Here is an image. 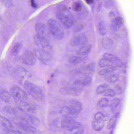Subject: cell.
Wrapping results in <instances>:
<instances>
[{
  "mask_svg": "<svg viewBox=\"0 0 134 134\" xmlns=\"http://www.w3.org/2000/svg\"><path fill=\"white\" fill-rule=\"evenodd\" d=\"M56 18L67 28L71 27L74 24V18L67 7L60 4L57 7L55 10Z\"/></svg>",
  "mask_w": 134,
  "mask_h": 134,
  "instance_id": "obj_1",
  "label": "cell"
},
{
  "mask_svg": "<svg viewBox=\"0 0 134 134\" xmlns=\"http://www.w3.org/2000/svg\"><path fill=\"white\" fill-rule=\"evenodd\" d=\"M23 86L26 92L34 99L38 101L43 100L44 94L40 87L28 81H25Z\"/></svg>",
  "mask_w": 134,
  "mask_h": 134,
  "instance_id": "obj_2",
  "label": "cell"
},
{
  "mask_svg": "<svg viewBox=\"0 0 134 134\" xmlns=\"http://www.w3.org/2000/svg\"><path fill=\"white\" fill-rule=\"evenodd\" d=\"M63 129L64 134H83V127L80 122L68 119Z\"/></svg>",
  "mask_w": 134,
  "mask_h": 134,
  "instance_id": "obj_3",
  "label": "cell"
},
{
  "mask_svg": "<svg viewBox=\"0 0 134 134\" xmlns=\"http://www.w3.org/2000/svg\"><path fill=\"white\" fill-rule=\"evenodd\" d=\"M48 27L51 35L56 40H61L64 37V30L60 23L54 19H49Z\"/></svg>",
  "mask_w": 134,
  "mask_h": 134,
  "instance_id": "obj_4",
  "label": "cell"
},
{
  "mask_svg": "<svg viewBox=\"0 0 134 134\" xmlns=\"http://www.w3.org/2000/svg\"><path fill=\"white\" fill-rule=\"evenodd\" d=\"M34 53L35 56L44 65H48L51 62L52 56L47 50L38 48L35 50Z\"/></svg>",
  "mask_w": 134,
  "mask_h": 134,
  "instance_id": "obj_5",
  "label": "cell"
},
{
  "mask_svg": "<svg viewBox=\"0 0 134 134\" xmlns=\"http://www.w3.org/2000/svg\"><path fill=\"white\" fill-rule=\"evenodd\" d=\"M10 92L16 101H25L28 98V95L26 92L17 85L13 86L11 88Z\"/></svg>",
  "mask_w": 134,
  "mask_h": 134,
  "instance_id": "obj_6",
  "label": "cell"
},
{
  "mask_svg": "<svg viewBox=\"0 0 134 134\" xmlns=\"http://www.w3.org/2000/svg\"><path fill=\"white\" fill-rule=\"evenodd\" d=\"M14 121L21 130L29 133H35L36 132V129L33 126L18 117L14 119Z\"/></svg>",
  "mask_w": 134,
  "mask_h": 134,
  "instance_id": "obj_7",
  "label": "cell"
},
{
  "mask_svg": "<svg viewBox=\"0 0 134 134\" xmlns=\"http://www.w3.org/2000/svg\"><path fill=\"white\" fill-rule=\"evenodd\" d=\"M88 40L87 37L84 34H81L73 37L70 42L71 46L72 47H79L87 44Z\"/></svg>",
  "mask_w": 134,
  "mask_h": 134,
  "instance_id": "obj_8",
  "label": "cell"
},
{
  "mask_svg": "<svg viewBox=\"0 0 134 134\" xmlns=\"http://www.w3.org/2000/svg\"><path fill=\"white\" fill-rule=\"evenodd\" d=\"M34 42L41 49L47 50L51 48V44L47 37L37 34L34 36Z\"/></svg>",
  "mask_w": 134,
  "mask_h": 134,
  "instance_id": "obj_9",
  "label": "cell"
},
{
  "mask_svg": "<svg viewBox=\"0 0 134 134\" xmlns=\"http://www.w3.org/2000/svg\"><path fill=\"white\" fill-rule=\"evenodd\" d=\"M35 55L28 50L25 51L22 55V61L26 65H34L36 63Z\"/></svg>",
  "mask_w": 134,
  "mask_h": 134,
  "instance_id": "obj_10",
  "label": "cell"
},
{
  "mask_svg": "<svg viewBox=\"0 0 134 134\" xmlns=\"http://www.w3.org/2000/svg\"><path fill=\"white\" fill-rule=\"evenodd\" d=\"M16 104L18 109L25 113H34L36 110L35 106L25 101H16Z\"/></svg>",
  "mask_w": 134,
  "mask_h": 134,
  "instance_id": "obj_11",
  "label": "cell"
},
{
  "mask_svg": "<svg viewBox=\"0 0 134 134\" xmlns=\"http://www.w3.org/2000/svg\"><path fill=\"white\" fill-rule=\"evenodd\" d=\"M35 30L37 34L43 36L44 37H48L51 35L48 27L41 23H38L36 24Z\"/></svg>",
  "mask_w": 134,
  "mask_h": 134,
  "instance_id": "obj_12",
  "label": "cell"
},
{
  "mask_svg": "<svg viewBox=\"0 0 134 134\" xmlns=\"http://www.w3.org/2000/svg\"><path fill=\"white\" fill-rule=\"evenodd\" d=\"M60 113L63 118L70 120H74L78 115L67 105L64 106L61 108Z\"/></svg>",
  "mask_w": 134,
  "mask_h": 134,
  "instance_id": "obj_13",
  "label": "cell"
},
{
  "mask_svg": "<svg viewBox=\"0 0 134 134\" xmlns=\"http://www.w3.org/2000/svg\"><path fill=\"white\" fill-rule=\"evenodd\" d=\"M66 105L77 114L81 112L83 109V105L81 103L76 99H72L69 100Z\"/></svg>",
  "mask_w": 134,
  "mask_h": 134,
  "instance_id": "obj_14",
  "label": "cell"
},
{
  "mask_svg": "<svg viewBox=\"0 0 134 134\" xmlns=\"http://www.w3.org/2000/svg\"><path fill=\"white\" fill-rule=\"evenodd\" d=\"M103 58L109 60L117 67H121L123 66V62L121 59L114 55L109 53H105L103 55Z\"/></svg>",
  "mask_w": 134,
  "mask_h": 134,
  "instance_id": "obj_15",
  "label": "cell"
},
{
  "mask_svg": "<svg viewBox=\"0 0 134 134\" xmlns=\"http://www.w3.org/2000/svg\"><path fill=\"white\" fill-rule=\"evenodd\" d=\"M92 81V79L91 77L87 76L84 77L81 79L76 80L74 82V84L81 87H86L91 85Z\"/></svg>",
  "mask_w": 134,
  "mask_h": 134,
  "instance_id": "obj_16",
  "label": "cell"
},
{
  "mask_svg": "<svg viewBox=\"0 0 134 134\" xmlns=\"http://www.w3.org/2000/svg\"><path fill=\"white\" fill-rule=\"evenodd\" d=\"M124 20L121 17H118L113 19L111 23V29L113 31L117 32L123 25Z\"/></svg>",
  "mask_w": 134,
  "mask_h": 134,
  "instance_id": "obj_17",
  "label": "cell"
},
{
  "mask_svg": "<svg viewBox=\"0 0 134 134\" xmlns=\"http://www.w3.org/2000/svg\"><path fill=\"white\" fill-rule=\"evenodd\" d=\"M92 45L86 44L81 46L77 51V54L79 56H83L88 54L91 51Z\"/></svg>",
  "mask_w": 134,
  "mask_h": 134,
  "instance_id": "obj_18",
  "label": "cell"
},
{
  "mask_svg": "<svg viewBox=\"0 0 134 134\" xmlns=\"http://www.w3.org/2000/svg\"><path fill=\"white\" fill-rule=\"evenodd\" d=\"M114 43L113 41L109 37H104L102 40V45L103 47L106 50L111 49L113 46Z\"/></svg>",
  "mask_w": 134,
  "mask_h": 134,
  "instance_id": "obj_19",
  "label": "cell"
},
{
  "mask_svg": "<svg viewBox=\"0 0 134 134\" xmlns=\"http://www.w3.org/2000/svg\"><path fill=\"white\" fill-rule=\"evenodd\" d=\"M1 125L8 131H14L13 130V126L11 122L4 117L2 116L1 117Z\"/></svg>",
  "mask_w": 134,
  "mask_h": 134,
  "instance_id": "obj_20",
  "label": "cell"
},
{
  "mask_svg": "<svg viewBox=\"0 0 134 134\" xmlns=\"http://www.w3.org/2000/svg\"><path fill=\"white\" fill-rule=\"evenodd\" d=\"M105 124L104 121L97 120L94 119L92 121V127L94 130L96 131H100L103 129Z\"/></svg>",
  "mask_w": 134,
  "mask_h": 134,
  "instance_id": "obj_21",
  "label": "cell"
},
{
  "mask_svg": "<svg viewBox=\"0 0 134 134\" xmlns=\"http://www.w3.org/2000/svg\"><path fill=\"white\" fill-rule=\"evenodd\" d=\"M11 94L7 91L2 90L1 92V99L6 103L10 102L11 99Z\"/></svg>",
  "mask_w": 134,
  "mask_h": 134,
  "instance_id": "obj_22",
  "label": "cell"
},
{
  "mask_svg": "<svg viewBox=\"0 0 134 134\" xmlns=\"http://www.w3.org/2000/svg\"><path fill=\"white\" fill-rule=\"evenodd\" d=\"M119 116V113H117L114 116H113L109 120L108 124L107 125V128L108 129H110L114 128L116 125L118 116Z\"/></svg>",
  "mask_w": 134,
  "mask_h": 134,
  "instance_id": "obj_23",
  "label": "cell"
},
{
  "mask_svg": "<svg viewBox=\"0 0 134 134\" xmlns=\"http://www.w3.org/2000/svg\"><path fill=\"white\" fill-rule=\"evenodd\" d=\"M99 65L101 67H109L113 66L114 64L112 62L105 58H102L99 60Z\"/></svg>",
  "mask_w": 134,
  "mask_h": 134,
  "instance_id": "obj_24",
  "label": "cell"
},
{
  "mask_svg": "<svg viewBox=\"0 0 134 134\" xmlns=\"http://www.w3.org/2000/svg\"><path fill=\"white\" fill-rule=\"evenodd\" d=\"M116 66H113L107 67L105 69L100 70L98 74L100 76H105L116 71Z\"/></svg>",
  "mask_w": 134,
  "mask_h": 134,
  "instance_id": "obj_25",
  "label": "cell"
},
{
  "mask_svg": "<svg viewBox=\"0 0 134 134\" xmlns=\"http://www.w3.org/2000/svg\"><path fill=\"white\" fill-rule=\"evenodd\" d=\"M2 110L4 113L8 114H12V115H13V114L17 115L19 111V109H17L16 108H14L9 106L4 107H3Z\"/></svg>",
  "mask_w": 134,
  "mask_h": 134,
  "instance_id": "obj_26",
  "label": "cell"
},
{
  "mask_svg": "<svg viewBox=\"0 0 134 134\" xmlns=\"http://www.w3.org/2000/svg\"><path fill=\"white\" fill-rule=\"evenodd\" d=\"M98 29L99 33L102 36H105L107 32L106 25L105 22L103 21H101L98 24Z\"/></svg>",
  "mask_w": 134,
  "mask_h": 134,
  "instance_id": "obj_27",
  "label": "cell"
},
{
  "mask_svg": "<svg viewBox=\"0 0 134 134\" xmlns=\"http://www.w3.org/2000/svg\"><path fill=\"white\" fill-rule=\"evenodd\" d=\"M84 60L83 57L80 56H72L70 58L69 62L73 65H76L79 64Z\"/></svg>",
  "mask_w": 134,
  "mask_h": 134,
  "instance_id": "obj_28",
  "label": "cell"
},
{
  "mask_svg": "<svg viewBox=\"0 0 134 134\" xmlns=\"http://www.w3.org/2000/svg\"><path fill=\"white\" fill-rule=\"evenodd\" d=\"M22 44L20 43H18L15 44L12 48L11 50V54L13 55H16L20 52L22 48Z\"/></svg>",
  "mask_w": 134,
  "mask_h": 134,
  "instance_id": "obj_29",
  "label": "cell"
},
{
  "mask_svg": "<svg viewBox=\"0 0 134 134\" xmlns=\"http://www.w3.org/2000/svg\"><path fill=\"white\" fill-rule=\"evenodd\" d=\"M109 88V86L106 84L101 85L99 86L96 89V92L97 94L103 93L107 90Z\"/></svg>",
  "mask_w": 134,
  "mask_h": 134,
  "instance_id": "obj_30",
  "label": "cell"
},
{
  "mask_svg": "<svg viewBox=\"0 0 134 134\" xmlns=\"http://www.w3.org/2000/svg\"><path fill=\"white\" fill-rule=\"evenodd\" d=\"M16 73L18 76L21 77H25L28 75L26 70L23 67H19L16 69Z\"/></svg>",
  "mask_w": 134,
  "mask_h": 134,
  "instance_id": "obj_31",
  "label": "cell"
},
{
  "mask_svg": "<svg viewBox=\"0 0 134 134\" xmlns=\"http://www.w3.org/2000/svg\"><path fill=\"white\" fill-rule=\"evenodd\" d=\"M96 69V64L95 63H91L85 67V70L88 72L90 73H93L95 72Z\"/></svg>",
  "mask_w": 134,
  "mask_h": 134,
  "instance_id": "obj_32",
  "label": "cell"
},
{
  "mask_svg": "<svg viewBox=\"0 0 134 134\" xmlns=\"http://www.w3.org/2000/svg\"><path fill=\"white\" fill-rule=\"evenodd\" d=\"M109 100L105 98L101 99L97 103V106L102 108L106 107L108 105Z\"/></svg>",
  "mask_w": 134,
  "mask_h": 134,
  "instance_id": "obj_33",
  "label": "cell"
},
{
  "mask_svg": "<svg viewBox=\"0 0 134 134\" xmlns=\"http://www.w3.org/2000/svg\"><path fill=\"white\" fill-rule=\"evenodd\" d=\"M72 8L74 10L77 12L81 11L82 9L81 4L79 2H75L72 5Z\"/></svg>",
  "mask_w": 134,
  "mask_h": 134,
  "instance_id": "obj_34",
  "label": "cell"
},
{
  "mask_svg": "<svg viewBox=\"0 0 134 134\" xmlns=\"http://www.w3.org/2000/svg\"><path fill=\"white\" fill-rule=\"evenodd\" d=\"M105 115L100 112H98L95 114L94 116V119L97 120L104 121L105 120Z\"/></svg>",
  "mask_w": 134,
  "mask_h": 134,
  "instance_id": "obj_35",
  "label": "cell"
},
{
  "mask_svg": "<svg viewBox=\"0 0 134 134\" xmlns=\"http://www.w3.org/2000/svg\"><path fill=\"white\" fill-rule=\"evenodd\" d=\"M119 75L116 74H112L111 76H110L108 78V80L109 82L111 83H114L117 82L119 80Z\"/></svg>",
  "mask_w": 134,
  "mask_h": 134,
  "instance_id": "obj_36",
  "label": "cell"
},
{
  "mask_svg": "<svg viewBox=\"0 0 134 134\" xmlns=\"http://www.w3.org/2000/svg\"><path fill=\"white\" fill-rule=\"evenodd\" d=\"M104 95L105 96H109V97H113L116 94L115 91L113 89L111 88H109L105 92L103 93Z\"/></svg>",
  "mask_w": 134,
  "mask_h": 134,
  "instance_id": "obj_37",
  "label": "cell"
},
{
  "mask_svg": "<svg viewBox=\"0 0 134 134\" xmlns=\"http://www.w3.org/2000/svg\"><path fill=\"white\" fill-rule=\"evenodd\" d=\"M120 103V99L117 98L114 99L112 101V103H111V107L112 108L115 109L119 106Z\"/></svg>",
  "mask_w": 134,
  "mask_h": 134,
  "instance_id": "obj_38",
  "label": "cell"
},
{
  "mask_svg": "<svg viewBox=\"0 0 134 134\" xmlns=\"http://www.w3.org/2000/svg\"><path fill=\"white\" fill-rule=\"evenodd\" d=\"M116 94H120L122 93V88L119 85H116L114 87V90Z\"/></svg>",
  "mask_w": 134,
  "mask_h": 134,
  "instance_id": "obj_39",
  "label": "cell"
},
{
  "mask_svg": "<svg viewBox=\"0 0 134 134\" xmlns=\"http://www.w3.org/2000/svg\"><path fill=\"white\" fill-rule=\"evenodd\" d=\"M3 3L5 7H10L13 4V2L12 1H3Z\"/></svg>",
  "mask_w": 134,
  "mask_h": 134,
  "instance_id": "obj_40",
  "label": "cell"
},
{
  "mask_svg": "<svg viewBox=\"0 0 134 134\" xmlns=\"http://www.w3.org/2000/svg\"><path fill=\"white\" fill-rule=\"evenodd\" d=\"M114 1H107L105 2V7L107 8L111 7L113 4Z\"/></svg>",
  "mask_w": 134,
  "mask_h": 134,
  "instance_id": "obj_41",
  "label": "cell"
},
{
  "mask_svg": "<svg viewBox=\"0 0 134 134\" xmlns=\"http://www.w3.org/2000/svg\"><path fill=\"white\" fill-rule=\"evenodd\" d=\"M30 3H31V6L33 8H37V4L34 1H30Z\"/></svg>",
  "mask_w": 134,
  "mask_h": 134,
  "instance_id": "obj_42",
  "label": "cell"
},
{
  "mask_svg": "<svg viewBox=\"0 0 134 134\" xmlns=\"http://www.w3.org/2000/svg\"><path fill=\"white\" fill-rule=\"evenodd\" d=\"M83 26L82 25H78L76 27H75V31H79L83 29Z\"/></svg>",
  "mask_w": 134,
  "mask_h": 134,
  "instance_id": "obj_43",
  "label": "cell"
},
{
  "mask_svg": "<svg viewBox=\"0 0 134 134\" xmlns=\"http://www.w3.org/2000/svg\"><path fill=\"white\" fill-rule=\"evenodd\" d=\"M86 2L88 4H91L93 3L94 2V1L92 0H87L86 1Z\"/></svg>",
  "mask_w": 134,
  "mask_h": 134,
  "instance_id": "obj_44",
  "label": "cell"
},
{
  "mask_svg": "<svg viewBox=\"0 0 134 134\" xmlns=\"http://www.w3.org/2000/svg\"><path fill=\"white\" fill-rule=\"evenodd\" d=\"M9 132H11L12 133V134H22L20 132H18L15 131H11Z\"/></svg>",
  "mask_w": 134,
  "mask_h": 134,
  "instance_id": "obj_45",
  "label": "cell"
},
{
  "mask_svg": "<svg viewBox=\"0 0 134 134\" xmlns=\"http://www.w3.org/2000/svg\"><path fill=\"white\" fill-rule=\"evenodd\" d=\"M115 15V14H114V12L113 11L110 12L109 13V16L110 17H113L114 15Z\"/></svg>",
  "mask_w": 134,
  "mask_h": 134,
  "instance_id": "obj_46",
  "label": "cell"
}]
</instances>
